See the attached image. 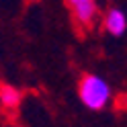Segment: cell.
Returning <instances> with one entry per match:
<instances>
[{
  "instance_id": "obj_4",
  "label": "cell",
  "mask_w": 127,
  "mask_h": 127,
  "mask_svg": "<svg viewBox=\"0 0 127 127\" xmlns=\"http://www.w3.org/2000/svg\"><path fill=\"white\" fill-rule=\"evenodd\" d=\"M0 102L8 109H14L21 102V92L8 84H0Z\"/></svg>"
},
{
  "instance_id": "obj_3",
  "label": "cell",
  "mask_w": 127,
  "mask_h": 127,
  "mask_svg": "<svg viewBox=\"0 0 127 127\" xmlns=\"http://www.w3.org/2000/svg\"><path fill=\"white\" fill-rule=\"evenodd\" d=\"M102 29L111 37H123L127 31V14L121 8H109L102 19Z\"/></svg>"
},
{
  "instance_id": "obj_2",
  "label": "cell",
  "mask_w": 127,
  "mask_h": 127,
  "mask_svg": "<svg viewBox=\"0 0 127 127\" xmlns=\"http://www.w3.org/2000/svg\"><path fill=\"white\" fill-rule=\"evenodd\" d=\"M72 14L74 23L84 31H90L98 17V4L96 0H64Z\"/></svg>"
},
{
  "instance_id": "obj_1",
  "label": "cell",
  "mask_w": 127,
  "mask_h": 127,
  "mask_svg": "<svg viewBox=\"0 0 127 127\" xmlns=\"http://www.w3.org/2000/svg\"><path fill=\"white\" fill-rule=\"evenodd\" d=\"M111 86L98 74H82L78 80V98L90 111H102L111 102Z\"/></svg>"
}]
</instances>
